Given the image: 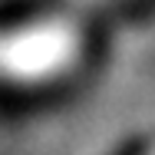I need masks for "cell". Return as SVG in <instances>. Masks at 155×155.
I'll list each match as a JSON object with an SVG mask.
<instances>
[{
  "label": "cell",
  "mask_w": 155,
  "mask_h": 155,
  "mask_svg": "<svg viewBox=\"0 0 155 155\" xmlns=\"http://www.w3.org/2000/svg\"><path fill=\"white\" fill-rule=\"evenodd\" d=\"M109 155H149V139L145 135H129L116 149H109Z\"/></svg>",
  "instance_id": "obj_1"
}]
</instances>
